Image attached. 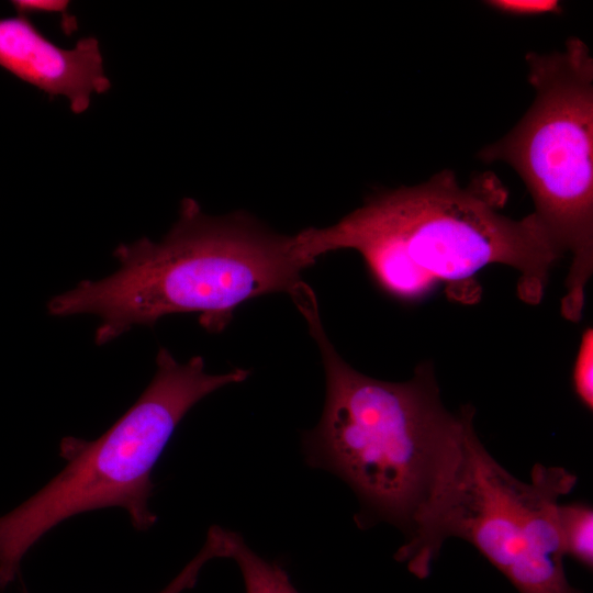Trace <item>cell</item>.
<instances>
[{"instance_id":"1","label":"cell","mask_w":593,"mask_h":593,"mask_svg":"<svg viewBox=\"0 0 593 593\" xmlns=\"http://www.w3.org/2000/svg\"><path fill=\"white\" fill-rule=\"evenodd\" d=\"M505 190L492 175L462 187L451 170L414 187L370 198L337 223L294 235L310 265L344 249L362 257L374 283L400 301L419 300L439 283L456 301L480 296L475 275L493 264L518 276L517 294L528 304L544 296L549 271L563 255L540 221L500 212Z\"/></svg>"},{"instance_id":"2","label":"cell","mask_w":593,"mask_h":593,"mask_svg":"<svg viewBox=\"0 0 593 593\" xmlns=\"http://www.w3.org/2000/svg\"><path fill=\"white\" fill-rule=\"evenodd\" d=\"M291 299L318 347L326 384L321 419L302 436L305 461L355 492L359 527L387 522L406 538L454 472L474 409L445 407L430 362L405 382L357 371L329 340L313 289L303 282Z\"/></svg>"},{"instance_id":"3","label":"cell","mask_w":593,"mask_h":593,"mask_svg":"<svg viewBox=\"0 0 593 593\" xmlns=\"http://www.w3.org/2000/svg\"><path fill=\"white\" fill-rule=\"evenodd\" d=\"M113 256L116 271L82 280L47 303L53 316H99V346L171 314H198L206 331L221 332L243 303L291 295L311 266L294 236L272 232L245 212L208 215L191 198L181 201L178 220L159 242L120 244Z\"/></svg>"},{"instance_id":"4","label":"cell","mask_w":593,"mask_h":593,"mask_svg":"<svg viewBox=\"0 0 593 593\" xmlns=\"http://www.w3.org/2000/svg\"><path fill=\"white\" fill-rule=\"evenodd\" d=\"M249 373L240 368L208 373L201 356L180 363L160 347L156 372L138 400L99 438L65 437L60 443L65 468L0 517V589L14 581L35 542L74 515L121 507L136 529L154 526L150 475L177 426L203 398L245 381Z\"/></svg>"},{"instance_id":"5","label":"cell","mask_w":593,"mask_h":593,"mask_svg":"<svg viewBox=\"0 0 593 593\" xmlns=\"http://www.w3.org/2000/svg\"><path fill=\"white\" fill-rule=\"evenodd\" d=\"M575 484L574 473L541 463L534 465L529 482L515 478L486 450L471 422L452 474L394 557L425 579L444 542L457 537L519 593H582L567 579L557 519L560 497Z\"/></svg>"},{"instance_id":"6","label":"cell","mask_w":593,"mask_h":593,"mask_svg":"<svg viewBox=\"0 0 593 593\" xmlns=\"http://www.w3.org/2000/svg\"><path fill=\"white\" fill-rule=\"evenodd\" d=\"M536 96L517 125L479 153L523 179L535 216L561 251L571 254L562 316H582L593 271V58L571 37L563 52L526 55Z\"/></svg>"},{"instance_id":"7","label":"cell","mask_w":593,"mask_h":593,"mask_svg":"<svg viewBox=\"0 0 593 593\" xmlns=\"http://www.w3.org/2000/svg\"><path fill=\"white\" fill-rule=\"evenodd\" d=\"M0 66L51 97L66 98L76 114L89 109L93 94L111 88L96 37L64 48L19 14L0 19Z\"/></svg>"},{"instance_id":"8","label":"cell","mask_w":593,"mask_h":593,"mask_svg":"<svg viewBox=\"0 0 593 593\" xmlns=\"http://www.w3.org/2000/svg\"><path fill=\"white\" fill-rule=\"evenodd\" d=\"M228 558L237 563L246 593H299L280 566L258 556L239 534L232 530Z\"/></svg>"},{"instance_id":"9","label":"cell","mask_w":593,"mask_h":593,"mask_svg":"<svg viewBox=\"0 0 593 593\" xmlns=\"http://www.w3.org/2000/svg\"><path fill=\"white\" fill-rule=\"evenodd\" d=\"M558 528L563 555L584 568H593V508L582 501L559 503Z\"/></svg>"},{"instance_id":"10","label":"cell","mask_w":593,"mask_h":593,"mask_svg":"<svg viewBox=\"0 0 593 593\" xmlns=\"http://www.w3.org/2000/svg\"><path fill=\"white\" fill-rule=\"evenodd\" d=\"M227 553L228 529L216 525L211 526L200 551L159 593H182L193 588L204 564L215 558H227Z\"/></svg>"},{"instance_id":"11","label":"cell","mask_w":593,"mask_h":593,"mask_svg":"<svg viewBox=\"0 0 593 593\" xmlns=\"http://www.w3.org/2000/svg\"><path fill=\"white\" fill-rule=\"evenodd\" d=\"M572 385L580 403L589 411L593 409V331L586 328L582 335L572 370Z\"/></svg>"},{"instance_id":"12","label":"cell","mask_w":593,"mask_h":593,"mask_svg":"<svg viewBox=\"0 0 593 593\" xmlns=\"http://www.w3.org/2000/svg\"><path fill=\"white\" fill-rule=\"evenodd\" d=\"M484 3L499 12L516 16H536L561 11L560 3L552 0H493Z\"/></svg>"},{"instance_id":"13","label":"cell","mask_w":593,"mask_h":593,"mask_svg":"<svg viewBox=\"0 0 593 593\" xmlns=\"http://www.w3.org/2000/svg\"><path fill=\"white\" fill-rule=\"evenodd\" d=\"M19 15L27 16L35 13H59L66 21V31H70L69 25L74 27L69 21L68 1L60 0H19L12 2Z\"/></svg>"}]
</instances>
